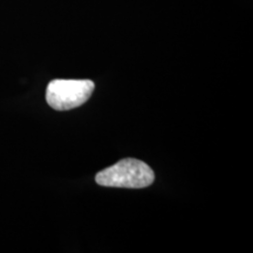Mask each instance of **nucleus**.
Masks as SVG:
<instances>
[{"mask_svg": "<svg viewBox=\"0 0 253 253\" xmlns=\"http://www.w3.org/2000/svg\"><path fill=\"white\" fill-rule=\"evenodd\" d=\"M95 84L90 80H61L49 82L46 101L55 110H71L86 103L93 94Z\"/></svg>", "mask_w": 253, "mask_h": 253, "instance_id": "2", "label": "nucleus"}, {"mask_svg": "<svg viewBox=\"0 0 253 253\" xmlns=\"http://www.w3.org/2000/svg\"><path fill=\"white\" fill-rule=\"evenodd\" d=\"M95 181L102 186L142 189L153 184L155 173L147 163L135 158H126L97 172Z\"/></svg>", "mask_w": 253, "mask_h": 253, "instance_id": "1", "label": "nucleus"}]
</instances>
